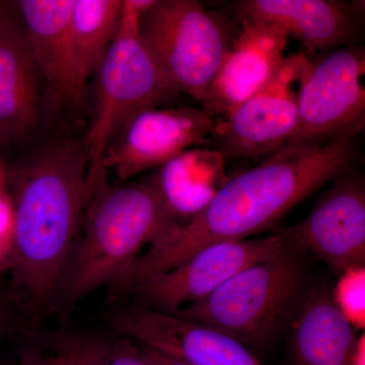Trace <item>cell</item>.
Masks as SVG:
<instances>
[{"mask_svg":"<svg viewBox=\"0 0 365 365\" xmlns=\"http://www.w3.org/2000/svg\"><path fill=\"white\" fill-rule=\"evenodd\" d=\"M180 222L155 174L133 184H108L88 199L81 237L64 276L57 309L67 312L88 294L108 287L144 247Z\"/></svg>","mask_w":365,"mask_h":365,"instance_id":"obj_3","label":"cell"},{"mask_svg":"<svg viewBox=\"0 0 365 365\" xmlns=\"http://www.w3.org/2000/svg\"><path fill=\"white\" fill-rule=\"evenodd\" d=\"M365 51L359 45L313 61L299 98V127L284 146L319 148L359 137L365 124Z\"/></svg>","mask_w":365,"mask_h":365,"instance_id":"obj_8","label":"cell"},{"mask_svg":"<svg viewBox=\"0 0 365 365\" xmlns=\"http://www.w3.org/2000/svg\"><path fill=\"white\" fill-rule=\"evenodd\" d=\"M113 341L83 331H57L29 338L11 365H106Z\"/></svg>","mask_w":365,"mask_h":365,"instance_id":"obj_20","label":"cell"},{"mask_svg":"<svg viewBox=\"0 0 365 365\" xmlns=\"http://www.w3.org/2000/svg\"><path fill=\"white\" fill-rule=\"evenodd\" d=\"M313 61L302 53L285 56L267 85L216 118L210 148L227 160L269 157L282 148L299 127L300 91Z\"/></svg>","mask_w":365,"mask_h":365,"instance_id":"obj_7","label":"cell"},{"mask_svg":"<svg viewBox=\"0 0 365 365\" xmlns=\"http://www.w3.org/2000/svg\"><path fill=\"white\" fill-rule=\"evenodd\" d=\"M144 0H124L119 30L96 72V93L85 141L90 197L107 185L104 160L110 144L131 118L173 97L138 30Z\"/></svg>","mask_w":365,"mask_h":365,"instance_id":"obj_4","label":"cell"},{"mask_svg":"<svg viewBox=\"0 0 365 365\" xmlns=\"http://www.w3.org/2000/svg\"><path fill=\"white\" fill-rule=\"evenodd\" d=\"M360 158L357 137L319 148L283 146L253 169L230 178L201 212L176 223L118 274L113 290L127 297L208 245L250 239L270 230L327 182L359 165Z\"/></svg>","mask_w":365,"mask_h":365,"instance_id":"obj_1","label":"cell"},{"mask_svg":"<svg viewBox=\"0 0 365 365\" xmlns=\"http://www.w3.org/2000/svg\"><path fill=\"white\" fill-rule=\"evenodd\" d=\"M306 218L283 230L285 242L314 254L339 276L365 266V181L357 165L334 178Z\"/></svg>","mask_w":365,"mask_h":365,"instance_id":"obj_10","label":"cell"},{"mask_svg":"<svg viewBox=\"0 0 365 365\" xmlns=\"http://www.w3.org/2000/svg\"><path fill=\"white\" fill-rule=\"evenodd\" d=\"M106 365H150L144 359L140 348L134 341L119 338L113 341Z\"/></svg>","mask_w":365,"mask_h":365,"instance_id":"obj_22","label":"cell"},{"mask_svg":"<svg viewBox=\"0 0 365 365\" xmlns=\"http://www.w3.org/2000/svg\"><path fill=\"white\" fill-rule=\"evenodd\" d=\"M138 345L144 359L150 365H192L182 361V360L175 359V357L170 356V355L165 354V353L153 349V348Z\"/></svg>","mask_w":365,"mask_h":365,"instance_id":"obj_23","label":"cell"},{"mask_svg":"<svg viewBox=\"0 0 365 365\" xmlns=\"http://www.w3.org/2000/svg\"><path fill=\"white\" fill-rule=\"evenodd\" d=\"M9 314H7L6 307L4 302L0 299V340L6 335L9 330Z\"/></svg>","mask_w":365,"mask_h":365,"instance_id":"obj_25","label":"cell"},{"mask_svg":"<svg viewBox=\"0 0 365 365\" xmlns=\"http://www.w3.org/2000/svg\"><path fill=\"white\" fill-rule=\"evenodd\" d=\"M239 23L196 0H145L138 30L165 86L204 104Z\"/></svg>","mask_w":365,"mask_h":365,"instance_id":"obj_5","label":"cell"},{"mask_svg":"<svg viewBox=\"0 0 365 365\" xmlns=\"http://www.w3.org/2000/svg\"><path fill=\"white\" fill-rule=\"evenodd\" d=\"M302 271L284 251L242 269L205 299L175 316L230 336L247 347L272 342L297 300Z\"/></svg>","mask_w":365,"mask_h":365,"instance_id":"obj_6","label":"cell"},{"mask_svg":"<svg viewBox=\"0 0 365 365\" xmlns=\"http://www.w3.org/2000/svg\"><path fill=\"white\" fill-rule=\"evenodd\" d=\"M287 247L279 234L215 242L176 267L146 280L130 295L139 299L141 307L175 314L205 299L242 269L272 258Z\"/></svg>","mask_w":365,"mask_h":365,"instance_id":"obj_9","label":"cell"},{"mask_svg":"<svg viewBox=\"0 0 365 365\" xmlns=\"http://www.w3.org/2000/svg\"><path fill=\"white\" fill-rule=\"evenodd\" d=\"M332 299L356 330L365 327V266L347 269L338 276Z\"/></svg>","mask_w":365,"mask_h":365,"instance_id":"obj_21","label":"cell"},{"mask_svg":"<svg viewBox=\"0 0 365 365\" xmlns=\"http://www.w3.org/2000/svg\"><path fill=\"white\" fill-rule=\"evenodd\" d=\"M203 109L222 118L267 85L285 58L288 36L263 21L242 20Z\"/></svg>","mask_w":365,"mask_h":365,"instance_id":"obj_14","label":"cell"},{"mask_svg":"<svg viewBox=\"0 0 365 365\" xmlns=\"http://www.w3.org/2000/svg\"><path fill=\"white\" fill-rule=\"evenodd\" d=\"M74 4L76 0H21L19 6L40 76L62 98L78 102L71 41Z\"/></svg>","mask_w":365,"mask_h":365,"instance_id":"obj_16","label":"cell"},{"mask_svg":"<svg viewBox=\"0 0 365 365\" xmlns=\"http://www.w3.org/2000/svg\"><path fill=\"white\" fill-rule=\"evenodd\" d=\"M88 167L85 141H59L36 151L14 182L11 294L33 317L57 309L83 230Z\"/></svg>","mask_w":365,"mask_h":365,"instance_id":"obj_2","label":"cell"},{"mask_svg":"<svg viewBox=\"0 0 365 365\" xmlns=\"http://www.w3.org/2000/svg\"><path fill=\"white\" fill-rule=\"evenodd\" d=\"M364 11L356 1L337 0H241L235 21H263L300 41L312 51L331 52L359 45Z\"/></svg>","mask_w":365,"mask_h":365,"instance_id":"obj_13","label":"cell"},{"mask_svg":"<svg viewBox=\"0 0 365 365\" xmlns=\"http://www.w3.org/2000/svg\"><path fill=\"white\" fill-rule=\"evenodd\" d=\"M107 321L118 337L192 365H264L234 338L175 314L141 306L121 307L108 314Z\"/></svg>","mask_w":365,"mask_h":365,"instance_id":"obj_12","label":"cell"},{"mask_svg":"<svg viewBox=\"0 0 365 365\" xmlns=\"http://www.w3.org/2000/svg\"><path fill=\"white\" fill-rule=\"evenodd\" d=\"M348 365H365V335L357 336L353 346L352 351L350 353Z\"/></svg>","mask_w":365,"mask_h":365,"instance_id":"obj_24","label":"cell"},{"mask_svg":"<svg viewBox=\"0 0 365 365\" xmlns=\"http://www.w3.org/2000/svg\"><path fill=\"white\" fill-rule=\"evenodd\" d=\"M215 118L205 109L150 108L129 120L106 151V170L128 181L157 170L182 151L209 144Z\"/></svg>","mask_w":365,"mask_h":365,"instance_id":"obj_11","label":"cell"},{"mask_svg":"<svg viewBox=\"0 0 365 365\" xmlns=\"http://www.w3.org/2000/svg\"><path fill=\"white\" fill-rule=\"evenodd\" d=\"M227 160L210 148H189L155 170V180L177 220L193 218L230 179Z\"/></svg>","mask_w":365,"mask_h":365,"instance_id":"obj_18","label":"cell"},{"mask_svg":"<svg viewBox=\"0 0 365 365\" xmlns=\"http://www.w3.org/2000/svg\"><path fill=\"white\" fill-rule=\"evenodd\" d=\"M356 329L325 290L314 289L302 302L292 326L297 365H348Z\"/></svg>","mask_w":365,"mask_h":365,"instance_id":"obj_17","label":"cell"},{"mask_svg":"<svg viewBox=\"0 0 365 365\" xmlns=\"http://www.w3.org/2000/svg\"><path fill=\"white\" fill-rule=\"evenodd\" d=\"M39 76L25 29L0 14V138H24L37 126Z\"/></svg>","mask_w":365,"mask_h":365,"instance_id":"obj_15","label":"cell"},{"mask_svg":"<svg viewBox=\"0 0 365 365\" xmlns=\"http://www.w3.org/2000/svg\"><path fill=\"white\" fill-rule=\"evenodd\" d=\"M123 0H76L71 16L74 83L79 100L116 38Z\"/></svg>","mask_w":365,"mask_h":365,"instance_id":"obj_19","label":"cell"}]
</instances>
